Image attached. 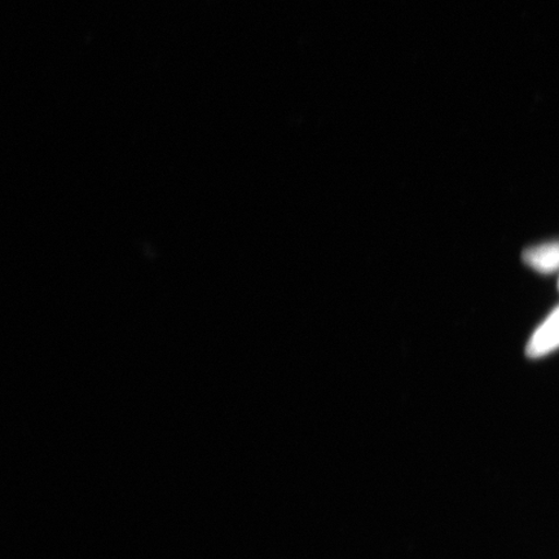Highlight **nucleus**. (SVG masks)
Segmentation results:
<instances>
[{
	"instance_id": "2",
	"label": "nucleus",
	"mask_w": 559,
	"mask_h": 559,
	"mask_svg": "<svg viewBox=\"0 0 559 559\" xmlns=\"http://www.w3.org/2000/svg\"><path fill=\"white\" fill-rule=\"evenodd\" d=\"M523 261L528 267L542 274L559 270V241L537 245L524 250Z\"/></svg>"
},
{
	"instance_id": "3",
	"label": "nucleus",
	"mask_w": 559,
	"mask_h": 559,
	"mask_svg": "<svg viewBox=\"0 0 559 559\" xmlns=\"http://www.w3.org/2000/svg\"><path fill=\"white\" fill-rule=\"evenodd\" d=\"M558 286H559V283H558Z\"/></svg>"
},
{
	"instance_id": "1",
	"label": "nucleus",
	"mask_w": 559,
	"mask_h": 559,
	"mask_svg": "<svg viewBox=\"0 0 559 559\" xmlns=\"http://www.w3.org/2000/svg\"><path fill=\"white\" fill-rule=\"evenodd\" d=\"M559 347V307L551 312L547 320L537 328V331L530 338L527 355L537 359L554 353Z\"/></svg>"
}]
</instances>
